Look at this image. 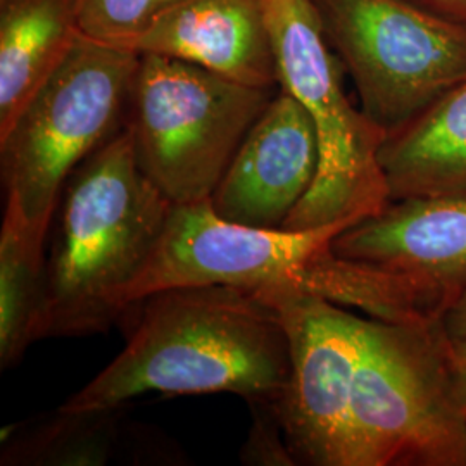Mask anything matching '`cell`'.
I'll use <instances>...</instances> for the list:
<instances>
[{"label":"cell","instance_id":"5","mask_svg":"<svg viewBox=\"0 0 466 466\" xmlns=\"http://www.w3.org/2000/svg\"><path fill=\"white\" fill-rule=\"evenodd\" d=\"M140 54L80 35L49 80L0 135L5 208L38 237L76 167L125 128Z\"/></svg>","mask_w":466,"mask_h":466},{"label":"cell","instance_id":"6","mask_svg":"<svg viewBox=\"0 0 466 466\" xmlns=\"http://www.w3.org/2000/svg\"><path fill=\"white\" fill-rule=\"evenodd\" d=\"M279 86L308 111L317 128L315 184L282 228L306 230L360 221L390 202L380 167L385 130L350 104L344 66L323 34L311 0H265Z\"/></svg>","mask_w":466,"mask_h":466},{"label":"cell","instance_id":"20","mask_svg":"<svg viewBox=\"0 0 466 466\" xmlns=\"http://www.w3.org/2000/svg\"><path fill=\"white\" fill-rule=\"evenodd\" d=\"M448 350H450L451 367L454 371V379L463 400H466V337H460V339L448 337Z\"/></svg>","mask_w":466,"mask_h":466},{"label":"cell","instance_id":"15","mask_svg":"<svg viewBox=\"0 0 466 466\" xmlns=\"http://www.w3.org/2000/svg\"><path fill=\"white\" fill-rule=\"evenodd\" d=\"M46 238L15 209H4L0 230V367L16 365L38 340L46 300Z\"/></svg>","mask_w":466,"mask_h":466},{"label":"cell","instance_id":"16","mask_svg":"<svg viewBox=\"0 0 466 466\" xmlns=\"http://www.w3.org/2000/svg\"><path fill=\"white\" fill-rule=\"evenodd\" d=\"M117 410L66 413L5 446L2 465H104L113 451Z\"/></svg>","mask_w":466,"mask_h":466},{"label":"cell","instance_id":"2","mask_svg":"<svg viewBox=\"0 0 466 466\" xmlns=\"http://www.w3.org/2000/svg\"><path fill=\"white\" fill-rule=\"evenodd\" d=\"M173 204L142 173L123 128L67 180L46 259L38 340L107 330L157 249Z\"/></svg>","mask_w":466,"mask_h":466},{"label":"cell","instance_id":"7","mask_svg":"<svg viewBox=\"0 0 466 466\" xmlns=\"http://www.w3.org/2000/svg\"><path fill=\"white\" fill-rule=\"evenodd\" d=\"M275 94L140 54L125 117L138 167L173 206L208 202Z\"/></svg>","mask_w":466,"mask_h":466},{"label":"cell","instance_id":"9","mask_svg":"<svg viewBox=\"0 0 466 466\" xmlns=\"http://www.w3.org/2000/svg\"><path fill=\"white\" fill-rule=\"evenodd\" d=\"M258 294L289 335L290 377L273 410L294 465L360 466L352 427L360 317L308 292Z\"/></svg>","mask_w":466,"mask_h":466},{"label":"cell","instance_id":"12","mask_svg":"<svg viewBox=\"0 0 466 466\" xmlns=\"http://www.w3.org/2000/svg\"><path fill=\"white\" fill-rule=\"evenodd\" d=\"M132 50L192 63L238 84L279 86L265 0H182Z\"/></svg>","mask_w":466,"mask_h":466},{"label":"cell","instance_id":"17","mask_svg":"<svg viewBox=\"0 0 466 466\" xmlns=\"http://www.w3.org/2000/svg\"><path fill=\"white\" fill-rule=\"evenodd\" d=\"M80 32L107 46L132 50L135 40L182 0H76Z\"/></svg>","mask_w":466,"mask_h":466},{"label":"cell","instance_id":"1","mask_svg":"<svg viewBox=\"0 0 466 466\" xmlns=\"http://www.w3.org/2000/svg\"><path fill=\"white\" fill-rule=\"evenodd\" d=\"M125 350L59 408L117 410L144 394H235L275 406L290 377V344L279 311L258 292L187 285L135 302Z\"/></svg>","mask_w":466,"mask_h":466},{"label":"cell","instance_id":"14","mask_svg":"<svg viewBox=\"0 0 466 466\" xmlns=\"http://www.w3.org/2000/svg\"><path fill=\"white\" fill-rule=\"evenodd\" d=\"M76 0H0V135L78 40Z\"/></svg>","mask_w":466,"mask_h":466},{"label":"cell","instance_id":"4","mask_svg":"<svg viewBox=\"0 0 466 466\" xmlns=\"http://www.w3.org/2000/svg\"><path fill=\"white\" fill-rule=\"evenodd\" d=\"M352 427L360 466H466V400L441 321L360 318Z\"/></svg>","mask_w":466,"mask_h":466},{"label":"cell","instance_id":"11","mask_svg":"<svg viewBox=\"0 0 466 466\" xmlns=\"http://www.w3.org/2000/svg\"><path fill=\"white\" fill-rule=\"evenodd\" d=\"M317 128L308 111L279 90L244 137L209 206L218 217L254 228H282L315 184Z\"/></svg>","mask_w":466,"mask_h":466},{"label":"cell","instance_id":"3","mask_svg":"<svg viewBox=\"0 0 466 466\" xmlns=\"http://www.w3.org/2000/svg\"><path fill=\"white\" fill-rule=\"evenodd\" d=\"M352 223L254 228L221 219L209 200L173 206L157 249L127 292V308L171 287L230 285L254 292L299 290L383 318L389 292L382 275L332 250L333 238Z\"/></svg>","mask_w":466,"mask_h":466},{"label":"cell","instance_id":"10","mask_svg":"<svg viewBox=\"0 0 466 466\" xmlns=\"http://www.w3.org/2000/svg\"><path fill=\"white\" fill-rule=\"evenodd\" d=\"M332 250L387 275L413 321H441L466 290V196L390 200L339 233Z\"/></svg>","mask_w":466,"mask_h":466},{"label":"cell","instance_id":"13","mask_svg":"<svg viewBox=\"0 0 466 466\" xmlns=\"http://www.w3.org/2000/svg\"><path fill=\"white\" fill-rule=\"evenodd\" d=\"M379 159L390 200L466 196V78L385 135Z\"/></svg>","mask_w":466,"mask_h":466},{"label":"cell","instance_id":"18","mask_svg":"<svg viewBox=\"0 0 466 466\" xmlns=\"http://www.w3.org/2000/svg\"><path fill=\"white\" fill-rule=\"evenodd\" d=\"M437 16L466 25V0H406Z\"/></svg>","mask_w":466,"mask_h":466},{"label":"cell","instance_id":"8","mask_svg":"<svg viewBox=\"0 0 466 466\" xmlns=\"http://www.w3.org/2000/svg\"><path fill=\"white\" fill-rule=\"evenodd\" d=\"M311 2L361 111L385 134L465 80L466 25L406 0Z\"/></svg>","mask_w":466,"mask_h":466},{"label":"cell","instance_id":"19","mask_svg":"<svg viewBox=\"0 0 466 466\" xmlns=\"http://www.w3.org/2000/svg\"><path fill=\"white\" fill-rule=\"evenodd\" d=\"M441 325L451 339L466 337V290L446 309Z\"/></svg>","mask_w":466,"mask_h":466}]
</instances>
